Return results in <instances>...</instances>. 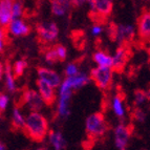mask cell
<instances>
[{
	"label": "cell",
	"mask_w": 150,
	"mask_h": 150,
	"mask_svg": "<svg viewBox=\"0 0 150 150\" xmlns=\"http://www.w3.org/2000/svg\"><path fill=\"white\" fill-rule=\"evenodd\" d=\"M101 32H102V28H101V26H98V25H96V26H93V35H99Z\"/></svg>",
	"instance_id": "cell-36"
},
{
	"label": "cell",
	"mask_w": 150,
	"mask_h": 150,
	"mask_svg": "<svg viewBox=\"0 0 150 150\" xmlns=\"http://www.w3.org/2000/svg\"><path fill=\"white\" fill-rule=\"evenodd\" d=\"M66 75H68L69 77H75L78 75V68L75 64H69L66 68Z\"/></svg>",
	"instance_id": "cell-33"
},
{
	"label": "cell",
	"mask_w": 150,
	"mask_h": 150,
	"mask_svg": "<svg viewBox=\"0 0 150 150\" xmlns=\"http://www.w3.org/2000/svg\"><path fill=\"white\" fill-rule=\"evenodd\" d=\"M146 96H147V99H149V100H150V89L147 91V93H146Z\"/></svg>",
	"instance_id": "cell-39"
},
{
	"label": "cell",
	"mask_w": 150,
	"mask_h": 150,
	"mask_svg": "<svg viewBox=\"0 0 150 150\" xmlns=\"http://www.w3.org/2000/svg\"><path fill=\"white\" fill-rule=\"evenodd\" d=\"M141 150H147V149H141Z\"/></svg>",
	"instance_id": "cell-42"
},
{
	"label": "cell",
	"mask_w": 150,
	"mask_h": 150,
	"mask_svg": "<svg viewBox=\"0 0 150 150\" xmlns=\"http://www.w3.org/2000/svg\"><path fill=\"white\" fill-rule=\"evenodd\" d=\"M133 126L130 124L128 126H125L121 124L118 127L115 128V146L119 148V149L123 150L125 149L126 145H127L128 139H129L130 134L132 132Z\"/></svg>",
	"instance_id": "cell-8"
},
{
	"label": "cell",
	"mask_w": 150,
	"mask_h": 150,
	"mask_svg": "<svg viewBox=\"0 0 150 150\" xmlns=\"http://www.w3.org/2000/svg\"><path fill=\"white\" fill-rule=\"evenodd\" d=\"M28 67V63L26 61L24 60H18L14 63L13 65V68H12V71H13V75H14V78H19L23 75L24 73L25 68Z\"/></svg>",
	"instance_id": "cell-23"
},
{
	"label": "cell",
	"mask_w": 150,
	"mask_h": 150,
	"mask_svg": "<svg viewBox=\"0 0 150 150\" xmlns=\"http://www.w3.org/2000/svg\"><path fill=\"white\" fill-rule=\"evenodd\" d=\"M38 76H39L40 80L46 82L48 85H50L53 88L58 87L59 84H60V77L54 70H50L48 68L39 67L38 68Z\"/></svg>",
	"instance_id": "cell-11"
},
{
	"label": "cell",
	"mask_w": 150,
	"mask_h": 150,
	"mask_svg": "<svg viewBox=\"0 0 150 150\" xmlns=\"http://www.w3.org/2000/svg\"><path fill=\"white\" fill-rule=\"evenodd\" d=\"M48 135H50V140L56 150H62L65 147L66 143H65V140L63 139L60 132L56 133L53 130H50V131H48Z\"/></svg>",
	"instance_id": "cell-18"
},
{
	"label": "cell",
	"mask_w": 150,
	"mask_h": 150,
	"mask_svg": "<svg viewBox=\"0 0 150 150\" xmlns=\"http://www.w3.org/2000/svg\"><path fill=\"white\" fill-rule=\"evenodd\" d=\"M24 124H25V120L23 118L22 113L19 110L18 107H15L13 110V117H12V126L14 129L19 130L24 128Z\"/></svg>",
	"instance_id": "cell-17"
},
{
	"label": "cell",
	"mask_w": 150,
	"mask_h": 150,
	"mask_svg": "<svg viewBox=\"0 0 150 150\" xmlns=\"http://www.w3.org/2000/svg\"><path fill=\"white\" fill-rule=\"evenodd\" d=\"M4 43H5V33L4 28H0V52H2L4 48Z\"/></svg>",
	"instance_id": "cell-34"
},
{
	"label": "cell",
	"mask_w": 150,
	"mask_h": 150,
	"mask_svg": "<svg viewBox=\"0 0 150 150\" xmlns=\"http://www.w3.org/2000/svg\"><path fill=\"white\" fill-rule=\"evenodd\" d=\"M125 93H118V96L113 99V110H115V115H118V117H123L124 115V109H123V106H122V100L125 99Z\"/></svg>",
	"instance_id": "cell-22"
},
{
	"label": "cell",
	"mask_w": 150,
	"mask_h": 150,
	"mask_svg": "<svg viewBox=\"0 0 150 150\" xmlns=\"http://www.w3.org/2000/svg\"><path fill=\"white\" fill-rule=\"evenodd\" d=\"M3 73H4V68H3L2 64H1V63H0V80H1V79H2Z\"/></svg>",
	"instance_id": "cell-37"
},
{
	"label": "cell",
	"mask_w": 150,
	"mask_h": 150,
	"mask_svg": "<svg viewBox=\"0 0 150 150\" xmlns=\"http://www.w3.org/2000/svg\"><path fill=\"white\" fill-rule=\"evenodd\" d=\"M4 77H5V86L8 88V91L14 93L16 90V84H15V78L13 75L12 67L10 63H6L4 66Z\"/></svg>",
	"instance_id": "cell-15"
},
{
	"label": "cell",
	"mask_w": 150,
	"mask_h": 150,
	"mask_svg": "<svg viewBox=\"0 0 150 150\" xmlns=\"http://www.w3.org/2000/svg\"><path fill=\"white\" fill-rule=\"evenodd\" d=\"M109 129V125L106 122L103 113L96 112L89 115L86 120V132H87L88 140L93 142L100 139L101 137L107 132Z\"/></svg>",
	"instance_id": "cell-2"
},
{
	"label": "cell",
	"mask_w": 150,
	"mask_h": 150,
	"mask_svg": "<svg viewBox=\"0 0 150 150\" xmlns=\"http://www.w3.org/2000/svg\"><path fill=\"white\" fill-rule=\"evenodd\" d=\"M90 77L98 87L103 90H108L112 83V70L111 68L99 66L91 70Z\"/></svg>",
	"instance_id": "cell-4"
},
{
	"label": "cell",
	"mask_w": 150,
	"mask_h": 150,
	"mask_svg": "<svg viewBox=\"0 0 150 150\" xmlns=\"http://www.w3.org/2000/svg\"><path fill=\"white\" fill-rule=\"evenodd\" d=\"M22 15V3L20 1H14L12 4V20L18 19Z\"/></svg>",
	"instance_id": "cell-26"
},
{
	"label": "cell",
	"mask_w": 150,
	"mask_h": 150,
	"mask_svg": "<svg viewBox=\"0 0 150 150\" xmlns=\"http://www.w3.org/2000/svg\"><path fill=\"white\" fill-rule=\"evenodd\" d=\"M43 150H47V149H46V148H44V149H43Z\"/></svg>",
	"instance_id": "cell-41"
},
{
	"label": "cell",
	"mask_w": 150,
	"mask_h": 150,
	"mask_svg": "<svg viewBox=\"0 0 150 150\" xmlns=\"http://www.w3.org/2000/svg\"><path fill=\"white\" fill-rule=\"evenodd\" d=\"M44 58L45 61L50 64H55L59 61V57H58L57 50H56V46H52L48 47L46 50H44Z\"/></svg>",
	"instance_id": "cell-24"
},
{
	"label": "cell",
	"mask_w": 150,
	"mask_h": 150,
	"mask_svg": "<svg viewBox=\"0 0 150 150\" xmlns=\"http://www.w3.org/2000/svg\"><path fill=\"white\" fill-rule=\"evenodd\" d=\"M132 48L129 43H121L117 50L115 57L112 58V66L111 70L115 73L122 74L125 69L126 64L132 57Z\"/></svg>",
	"instance_id": "cell-3"
},
{
	"label": "cell",
	"mask_w": 150,
	"mask_h": 150,
	"mask_svg": "<svg viewBox=\"0 0 150 150\" xmlns=\"http://www.w3.org/2000/svg\"><path fill=\"white\" fill-rule=\"evenodd\" d=\"M21 104H26L33 110V112H38V110L42 108L43 101L40 95L33 89H26L23 91L20 98Z\"/></svg>",
	"instance_id": "cell-6"
},
{
	"label": "cell",
	"mask_w": 150,
	"mask_h": 150,
	"mask_svg": "<svg viewBox=\"0 0 150 150\" xmlns=\"http://www.w3.org/2000/svg\"><path fill=\"white\" fill-rule=\"evenodd\" d=\"M108 37L111 41L118 40V25L115 23H110L108 28Z\"/></svg>",
	"instance_id": "cell-30"
},
{
	"label": "cell",
	"mask_w": 150,
	"mask_h": 150,
	"mask_svg": "<svg viewBox=\"0 0 150 150\" xmlns=\"http://www.w3.org/2000/svg\"><path fill=\"white\" fill-rule=\"evenodd\" d=\"M0 150H6V148H5V146L3 145L2 143L0 142Z\"/></svg>",
	"instance_id": "cell-38"
},
{
	"label": "cell",
	"mask_w": 150,
	"mask_h": 150,
	"mask_svg": "<svg viewBox=\"0 0 150 150\" xmlns=\"http://www.w3.org/2000/svg\"><path fill=\"white\" fill-rule=\"evenodd\" d=\"M89 18L93 20V22L98 23V24H100V23L105 24V23L107 22V18L104 17V16L101 15V14H99V13H97L96 11H90Z\"/></svg>",
	"instance_id": "cell-27"
},
{
	"label": "cell",
	"mask_w": 150,
	"mask_h": 150,
	"mask_svg": "<svg viewBox=\"0 0 150 150\" xmlns=\"http://www.w3.org/2000/svg\"><path fill=\"white\" fill-rule=\"evenodd\" d=\"M70 2L68 1H52V12L57 16H63L67 11Z\"/></svg>",
	"instance_id": "cell-19"
},
{
	"label": "cell",
	"mask_w": 150,
	"mask_h": 150,
	"mask_svg": "<svg viewBox=\"0 0 150 150\" xmlns=\"http://www.w3.org/2000/svg\"><path fill=\"white\" fill-rule=\"evenodd\" d=\"M123 150H125V149H123Z\"/></svg>",
	"instance_id": "cell-43"
},
{
	"label": "cell",
	"mask_w": 150,
	"mask_h": 150,
	"mask_svg": "<svg viewBox=\"0 0 150 150\" xmlns=\"http://www.w3.org/2000/svg\"><path fill=\"white\" fill-rule=\"evenodd\" d=\"M93 146V142L91 140H87V141H84V142H83V147H84V149H86V150H90Z\"/></svg>",
	"instance_id": "cell-35"
},
{
	"label": "cell",
	"mask_w": 150,
	"mask_h": 150,
	"mask_svg": "<svg viewBox=\"0 0 150 150\" xmlns=\"http://www.w3.org/2000/svg\"><path fill=\"white\" fill-rule=\"evenodd\" d=\"M44 148H39V149H37V150H43Z\"/></svg>",
	"instance_id": "cell-40"
},
{
	"label": "cell",
	"mask_w": 150,
	"mask_h": 150,
	"mask_svg": "<svg viewBox=\"0 0 150 150\" xmlns=\"http://www.w3.org/2000/svg\"><path fill=\"white\" fill-rule=\"evenodd\" d=\"M8 30L10 32V34L14 36H26L30 34V28L28 26L26 23H24L23 20L20 19H15V20H12L8 25Z\"/></svg>",
	"instance_id": "cell-13"
},
{
	"label": "cell",
	"mask_w": 150,
	"mask_h": 150,
	"mask_svg": "<svg viewBox=\"0 0 150 150\" xmlns=\"http://www.w3.org/2000/svg\"><path fill=\"white\" fill-rule=\"evenodd\" d=\"M138 32L142 42L150 39V10H143L138 19Z\"/></svg>",
	"instance_id": "cell-7"
},
{
	"label": "cell",
	"mask_w": 150,
	"mask_h": 150,
	"mask_svg": "<svg viewBox=\"0 0 150 150\" xmlns=\"http://www.w3.org/2000/svg\"><path fill=\"white\" fill-rule=\"evenodd\" d=\"M56 50H57L58 57H59V61H64L66 59V55H67L66 48L63 45H56Z\"/></svg>",
	"instance_id": "cell-32"
},
{
	"label": "cell",
	"mask_w": 150,
	"mask_h": 150,
	"mask_svg": "<svg viewBox=\"0 0 150 150\" xmlns=\"http://www.w3.org/2000/svg\"><path fill=\"white\" fill-rule=\"evenodd\" d=\"M93 60L100 65L101 67H108L112 66V58L108 56L104 52H98L93 55Z\"/></svg>",
	"instance_id": "cell-16"
},
{
	"label": "cell",
	"mask_w": 150,
	"mask_h": 150,
	"mask_svg": "<svg viewBox=\"0 0 150 150\" xmlns=\"http://www.w3.org/2000/svg\"><path fill=\"white\" fill-rule=\"evenodd\" d=\"M71 38H73L74 45H75L78 50H83L84 48L86 43V38H85V34L82 30H74L71 33Z\"/></svg>",
	"instance_id": "cell-20"
},
{
	"label": "cell",
	"mask_w": 150,
	"mask_h": 150,
	"mask_svg": "<svg viewBox=\"0 0 150 150\" xmlns=\"http://www.w3.org/2000/svg\"><path fill=\"white\" fill-rule=\"evenodd\" d=\"M89 4L91 11H96L106 18L112 12V1L109 0H93L89 1Z\"/></svg>",
	"instance_id": "cell-12"
},
{
	"label": "cell",
	"mask_w": 150,
	"mask_h": 150,
	"mask_svg": "<svg viewBox=\"0 0 150 150\" xmlns=\"http://www.w3.org/2000/svg\"><path fill=\"white\" fill-rule=\"evenodd\" d=\"M8 104V97L0 91V115L5 111Z\"/></svg>",
	"instance_id": "cell-31"
},
{
	"label": "cell",
	"mask_w": 150,
	"mask_h": 150,
	"mask_svg": "<svg viewBox=\"0 0 150 150\" xmlns=\"http://www.w3.org/2000/svg\"><path fill=\"white\" fill-rule=\"evenodd\" d=\"M38 38L43 44L53 42L58 37V26L54 22H42L36 25Z\"/></svg>",
	"instance_id": "cell-5"
},
{
	"label": "cell",
	"mask_w": 150,
	"mask_h": 150,
	"mask_svg": "<svg viewBox=\"0 0 150 150\" xmlns=\"http://www.w3.org/2000/svg\"><path fill=\"white\" fill-rule=\"evenodd\" d=\"M25 135L35 142H42L48 132L47 120L39 112H30L25 120Z\"/></svg>",
	"instance_id": "cell-1"
},
{
	"label": "cell",
	"mask_w": 150,
	"mask_h": 150,
	"mask_svg": "<svg viewBox=\"0 0 150 150\" xmlns=\"http://www.w3.org/2000/svg\"><path fill=\"white\" fill-rule=\"evenodd\" d=\"M131 118L134 119L138 122H143V121L145 120V113H144V111L141 108L134 107L132 111H131Z\"/></svg>",
	"instance_id": "cell-29"
},
{
	"label": "cell",
	"mask_w": 150,
	"mask_h": 150,
	"mask_svg": "<svg viewBox=\"0 0 150 150\" xmlns=\"http://www.w3.org/2000/svg\"><path fill=\"white\" fill-rule=\"evenodd\" d=\"M147 99L146 93L142 89H135L134 90V105L138 106L140 104H142L143 102H145V100Z\"/></svg>",
	"instance_id": "cell-28"
},
{
	"label": "cell",
	"mask_w": 150,
	"mask_h": 150,
	"mask_svg": "<svg viewBox=\"0 0 150 150\" xmlns=\"http://www.w3.org/2000/svg\"><path fill=\"white\" fill-rule=\"evenodd\" d=\"M71 93H66V95H61L60 96V102H59V106H58V112L59 115L65 117L68 113V100H69Z\"/></svg>",
	"instance_id": "cell-21"
},
{
	"label": "cell",
	"mask_w": 150,
	"mask_h": 150,
	"mask_svg": "<svg viewBox=\"0 0 150 150\" xmlns=\"http://www.w3.org/2000/svg\"><path fill=\"white\" fill-rule=\"evenodd\" d=\"M37 86L39 89V95H40L43 103H45L47 106L53 105L56 101V93L54 88L40 79L37 81Z\"/></svg>",
	"instance_id": "cell-9"
},
{
	"label": "cell",
	"mask_w": 150,
	"mask_h": 150,
	"mask_svg": "<svg viewBox=\"0 0 150 150\" xmlns=\"http://www.w3.org/2000/svg\"><path fill=\"white\" fill-rule=\"evenodd\" d=\"M12 4L13 1L1 0L0 1V28H6L12 21Z\"/></svg>",
	"instance_id": "cell-10"
},
{
	"label": "cell",
	"mask_w": 150,
	"mask_h": 150,
	"mask_svg": "<svg viewBox=\"0 0 150 150\" xmlns=\"http://www.w3.org/2000/svg\"><path fill=\"white\" fill-rule=\"evenodd\" d=\"M71 82H73V88H81L84 85H86L89 82V79L86 75L81 74V75H77L75 77H71Z\"/></svg>",
	"instance_id": "cell-25"
},
{
	"label": "cell",
	"mask_w": 150,
	"mask_h": 150,
	"mask_svg": "<svg viewBox=\"0 0 150 150\" xmlns=\"http://www.w3.org/2000/svg\"><path fill=\"white\" fill-rule=\"evenodd\" d=\"M134 39V28L130 25H119L118 26V40L121 43H129Z\"/></svg>",
	"instance_id": "cell-14"
}]
</instances>
